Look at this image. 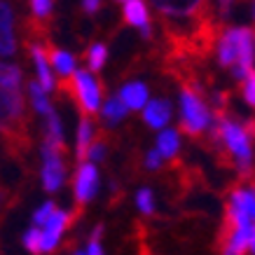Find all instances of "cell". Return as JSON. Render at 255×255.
I'll return each instance as SVG.
<instances>
[{"label":"cell","instance_id":"6da1fadb","mask_svg":"<svg viewBox=\"0 0 255 255\" xmlns=\"http://www.w3.org/2000/svg\"><path fill=\"white\" fill-rule=\"evenodd\" d=\"M211 143L232 164L241 178H248L255 166V122L227 115L213 108V122L209 127Z\"/></svg>","mask_w":255,"mask_h":255},{"label":"cell","instance_id":"7a4b0ae2","mask_svg":"<svg viewBox=\"0 0 255 255\" xmlns=\"http://www.w3.org/2000/svg\"><path fill=\"white\" fill-rule=\"evenodd\" d=\"M213 122V108L204 101L201 87L194 80H183L180 89V131L190 138H201Z\"/></svg>","mask_w":255,"mask_h":255},{"label":"cell","instance_id":"3957f363","mask_svg":"<svg viewBox=\"0 0 255 255\" xmlns=\"http://www.w3.org/2000/svg\"><path fill=\"white\" fill-rule=\"evenodd\" d=\"M59 89L66 92L75 101L82 115H96L101 108V96H103V85L94 78L89 70H73L70 78H63L59 82Z\"/></svg>","mask_w":255,"mask_h":255},{"label":"cell","instance_id":"277c9868","mask_svg":"<svg viewBox=\"0 0 255 255\" xmlns=\"http://www.w3.org/2000/svg\"><path fill=\"white\" fill-rule=\"evenodd\" d=\"M227 227L255 225V185L244 183L230 190L225 204V223Z\"/></svg>","mask_w":255,"mask_h":255},{"label":"cell","instance_id":"5b68a950","mask_svg":"<svg viewBox=\"0 0 255 255\" xmlns=\"http://www.w3.org/2000/svg\"><path fill=\"white\" fill-rule=\"evenodd\" d=\"M40 155H42V187L47 192H56L61 190L66 183V152L56 150V147L42 145L40 147Z\"/></svg>","mask_w":255,"mask_h":255},{"label":"cell","instance_id":"8992f818","mask_svg":"<svg viewBox=\"0 0 255 255\" xmlns=\"http://www.w3.org/2000/svg\"><path fill=\"white\" fill-rule=\"evenodd\" d=\"M99 192V171L94 164L80 162L75 178H73V194H75V211L82 213L87 204L94 199V194Z\"/></svg>","mask_w":255,"mask_h":255},{"label":"cell","instance_id":"52a82bcc","mask_svg":"<svg viewBox=\"0 0 255 255\" xmlns=\"http://www.w3.org/2000/svg\"><path fill=\"white\" fill-rule=\"evenodd\" d=\"M75 218H80L78 211L68 213V211L56 209L54 213H52V218H49V220L42 225V230H40V232H42V253H54L56 246H59V241H61V234L75 223Z\"/></svg>","mask_w":255,"mask_h":255},{"label":"cell","instance_id":"ba28073f","mask_svg":"<svg viewBox=\"0 0 255 255\" xmlns=\"http://www.w3.org/2000/svg\"><path fill=\"white\" fill-rule=\"evenodd\" d=\"M255 225H241V227H227L223 225L218 248L220 255H246L251 248V237H253Z\"/></svg>","mask_w":255,"mask_h":255},{"label":"cell","instance_id":"9c48e42d","mask_svg":"<svg viewBox=\"0 0 255 255\" xmlns=\"http://www.w3.org/2000/svg\"><path fill=\"white\" fill-rule=\"evenodd\" d=\"M49 40V38H47ZM47 40H28V52H31V59L35 63V70H38V82L45 92H54V75L49 70V61H47V52H45V42Z\"/></svg>","mask_w":255,"mask_h":255},{"label":"cell","instance_id":"30bf717a","mask_svg":"<svg viewBox=\"0 0 255 255\" xmlns=\"http://www.w3.org/2000/svg\"><path fill=\"white\" fill-rule=\"evenodd\" d=\"M16 54V35H14V12L12 5L0 0V56Z\"/></svg>","mask_w":255,"mask_h":255},{"label":"cell","instance_id":"8fae6325","mask_svg":"<svg viewBox=\"0 0 255 255\" xmlns=\"http://www.w3.org/2000/svg\"><path fill=\"white\" fill-rule=\"evenodd\" d=\"M122 19L127 26H136L140 28L143 38L150 40L152 38V21H150V14H147V7L143 0H127L122 12Z\"/></svg>","mask_w":255,"mask_h":255},{"label":"cell","instance_id":"7c38bea8","mask_svg":"<svg viewBox=\"0 0 255 255\" xmlns=\"http://www.w3.org/2000/svg\"><path fill=\"white\" fill-rule=\"evenodd\" d=\"M45 52H47V61L59 73V78L63 80V78H70V75H73V70H75V56L70 54V52L54 47L49 40L45 42Z\"/></svg>","mask_w":255,"mask_h":255},{"label":"cell","instance_id":"4fadbf2b","mask_svg":"<svg viewBox=\"0 0 255 255\" xmlns=\"http://www.w3.org/2000/svg\"><path fill=\"white\" fill-rule=\"evenodd\" d=\"M143 120H145L147 127L152 129H162L166 127V122L171 120V103L166 99H155L150 101L143 110Z\"/></svg>","mask_w":255,"mask_h":255},{"label":"cell","instance_id":"5bb4252c","mask_svg":"<svg viewBox=\"0 0 255 255\" xmlns=\"http://www.w3.org/2000/svg\"><path fill=\"white\" fill-rule=\"evenodd\" d=\"M120 101H122L127 110H138L147 103V87L143 82H129L120 89Z\"/></svg>","mask_w":255,"mask_h":255},{"label":"cell","instance_id":"9a60e30c","mask_svg":"<svg viewBox=\"0 0 255 255\" xmlns=\"http://www.w3.org/2000/svg\"><path fill=\"white\" fill-rule=\"evenodd\" d=\"M94 124L89 120V115H82L80 117V127H78V147H75V157H78V162H85L87 159V150L92 145L94 140Z\"/></svg>","mask_w":255,"mask_h":255},{"label":"cell","instance_id":"2e32d148","mask_svg":"<svg viewBox=\"0 0 255 255\" xmlns=\"http://www.w3.org/2000/svg\"><path fill=\"white\" fill-rule=\"evenodd\" d=\"M157 150H159V155L164 159H176L178 157V150H180V140H178V131L173 129H166V131L159 133V138H157Z\"/></svg>","mask_w":255,"mask_h":255},{"label":"cell","instance_id":"e0dca14e","mask_svg":"<svg viewBox=\"0 0 255 255\" xmlns=\"http://www.w3.org/2000/svg\"><path fill=\"white\" fill-rule=\"evenodd\" d=\"M124 115H127V106L120 101V96L108 99L106 101V106L101 108V117H103V122L110 124V127H115L117 122H122Z\"/></svg>","mask_w":255,"mask_h":255},{"label":"cell","instance_id":"ac0fdd59","mask_svg":"<svg viewBox=\"0 0 255 255\" xmlns=\"http://www.w3.org/2000/svg\"><path fill=\"white\" fill-rule=\"evenodd\" d=\"M85 59H87V66H89V70L99 73V70L106 66V59H108V47L103 45V42H92V45L87 47Z\"/></svg>","mask_w":255,"mask_h":255},{"label":"cell","instance_id":"d6986e66","mask_svg":"<svg viewBox=\"0 0 255 255\" xmlns=\"http://www.w3.org/2000/svg\"><path fill=\"white\" fill-rule=\"evenodd\" d=\"M28 5H31L33 19L49 26L52 16H54V0H28Z\"/></svg>","mask_w":255,"mask_h":255},{"label":"cell","instance_id":"ffe728a7","mask_svg":"<svg viewBox=\"0 0 255 255\" xmlns=\"http://www.w3.org/2000/svg\"><path fill=\"white\" fill-rule=\"evenodd\" d=\"M28 92H31L33 108L38 110V113H42V115H47V113L52 110V103H49V99H47V92H45V89H42V87H40V82H38V80L28 85Z\"/></svg>","mask_w":255,"mask_h":255},{"label":"cell","instance_id":"44dd1931","mask_svg":"<svg viewBox=\"0 0 255 255\" xmlns=\"http://www.w3.org/2000/svg\"><path fill=\"white\" fill-rule=\"evenodd\" d=\"M23 248H26L31 255L42 253V232H40V227L26 230V234H23Z\"/></svg>","mask_w":255,"mask_h":255},{"label":"cell","instance_id":"7402d4cb","mask_svg":"<svg viewBox=\"0 0 255 255\" xmlns=\"http://www.w3.org/2000/svg\"><path fill=\"white\" fill-rule=\"evenodd\" d=\"M241 99H244L248 108L255 110V68L241 80Z\"/></svg>","mask_w":255,"mask_h":255},{"label":"cell","instance_id":"603a6c76","mask_svg":"<svg viewBox=\"0 0 255 255\" xmlns=\"http://www.w3.org/2000/svg\"><path fill=\"white\" fill-rule=\"evenodd\" d=\"M136 204H138V209L143 216H152L155 213V197H152V192L150 190H138V194H136Z\"/></svg>","mask_w":255,"mask_h":255},{"label":"cell","instance_id":"cb8c5ba5","mask_svg":"<svg viewBox=\"0 0 255 255\" xmlns=\"http://www.w3.org/2000/svg\"><path fill=\"white\" fill-rule=\"evenodd\" d=\"M0 136L5 138V143L12 140V122H9V115H7V108H5L2 94H0Z\"/></svg>","mask_w":255,"mask_h":255},{"label":"cell","instance_id":"d4e9b609","mask_svg":"<svg viewBox=\"0 0 255 255\" xmlns=\"http://www.w3.org/2000/svg\"><path fill=\"white\" fill-rule=\"evenodd\" d=\"M56 211V204L54 201H45L42 206H40L38 211H35V216H33V223H35V227H40V225H45L49 218H52V213Z\"/></svg>","mask_w":255,"mask_h":255},{"label":"cell","instance_id":"484cf974","mask_svg":"<svg viewBox=\"0 0 255 255\" xmlns=\"http://www.w3.org/2000/svg\"><path fill=\"white\" fill-rule=\"evenodd\" d=\"M101 234H103V227H96L92 232V239H89V248H87V255H103V248H101Z\"/></svg>","mask_w":255,"mask_h":255},{"label":"cell","instance_id":"4316f807","mask_svg":"<svg viewBox=\"0 0 255 255\" xmlns=\"http://www.w3.org/2000/svg\"><path fill=\"white\" fill-rule=\"evenodd\" d=\"M12 204H14V197H12V194L5 190V185L0 183V220H2V216L7 213V209Z\"/></svg>","mask_w":255,"mask_h":255},{"label":"cell","instance_id":"83f0119b","mask_svg":"<svg viewBox=\"0 0 255 255\" xmlns=\"http://www.w3.org/2000/svg\"><path fill=\"white\" fill-rule=\"evenodd\" d=\"M145 166L150 171H157L162 166V155H159V150H150L145 155Z\"/></svg>","mask_w":255,"mask_h":255},{"label":"cell","instance_id":"f1b7e54d","mask_svg":"<svg viewBox=\"0 0 255 255\" xmlns=\"http://www.w3.org/2000/svg\"><path fill=\"white\" fill-rule=\"evenodd\" d=\"M101 5H103V0H82V12L87 16H94L101 9Z\"/></svg>","mask_w":255,"mask_h":255},{"label":"cell","instance_id":"f546056e","mask_svg":"<svg viewBox=\"0 0 255 255\" xmlns=\"http://www.w3.org/2000/svg\"><path fill=\"white\" fill-rule=\"evenodd\" d=\"M234 5H237V0H218V12H220V16H230Z\"/></svg>","mask_w":255,"mask_h":255},{"label":"cell","instance_id":"4dcf8cb0","mask_svg":"<svg viewBox=\"0 0 255 255\" xmlns=\"http://www.w3.org/2000/svg\"><path fill=\"white\" fill-rule=\"evenodd\" d=\"M248 251L255 255V227H253V237H251V248H248Z\"/></svg>","mask_w":255,"mask_h":255},{"label":"cell","instance_id":"1f68e13d","mask_svg":"<svg viewBox=\"0 0 255 255\" xmlns=\"http://www.w3.org/2000/svg\"><path fill=\"white\" fill-rule=\"evenodd\" d=\"M251 19H253V23H255V0H251Z\"/></svg>","mask_w":255,"mask_h":255},{"label":"cell","instance_id":"d6a6232c","mask_svg":"<svg viewBox=\"0 0 255 255\" xmlns=\"http://www.w3.org/2000/svg\"><path fill=\"white\" fill-rule=\"evenodd\" d=\"M75 255H87V253H80V251H78V253H75Z\"/></svg>","mask_w":255,"mask_h":255},{"label":"cell","instance_id":"836d02e7","mask_svg":"<svg viewBox=\"0 0 255 255\" xmlns=\"http://www.w3.org/2000/svg\"><path fill=\"white\" fill-rule=\"evenodd\" d=\"M122 2H127V0H122Z\"/></svg>","mask_w":255,"mask_h":255}]
</instances>
